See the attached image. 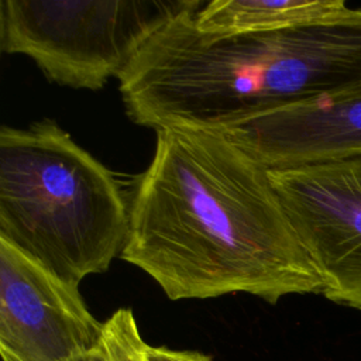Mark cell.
<instances>
[{
	"mask_svg": "<svg viewBox=\"0 0 361 361\" xmlns=\"http://www.w3.org/2000/svg\"><path fill=\"white\" fill-rule=\"evenodd\" d=\"M134 182L120 258L171 300L322 293L268 169L220 131L164 127Z\"/></svg>",
	"mask_w": 361,
	"mask_h": 361,
	"instance_id": "cell-1",
	"label": "cell"
},
{
	"mask_svg": "<svg viewBox=\"0 0 361 361\" xmlns=\"http://www.w3.org/2000/svg\"><path fill=\"white\" fill-rule=\"evenodd\" d=\"M202 8V7H200ZM185 11L118 76L128 118L223 128L298 102L361 89V8L267 32L207 34Z\"/></svg>",
	"mask_w": 361,
	"mask_h": 361,
	"instance_id": "cell-2",
	"label": "cell"
},
{
	"mask_svg": "<svg viewBox=\"0 0 361 361\" xmlns=\"http://www.w3.org/2000/svg\"><path fill=\"white\" fill-rule=\"evenodd\" d=\"M128 223L114 173L54 120L0 127V238L79 286L120 257Z\"/></svg>",
	"mask_w": 361,
	"mask_h": 361,
	"instance_id": "cell-3",
	"label": "cell"
},
{
	"mask_svg": "<svg viewBox=\"0 0 361 361\" xmlns=\"http://www.w3.org/2000/svg\"><path fill=\"white\" fill-rule=\"evenodd\" d=\"M202 0H1L0 48L59 86L100 90L144 44Z\"/></svg>",
	"mask_w": 361,
	"mask_h": 361,
	"instance_id": "cell-4",
	"label": "cell"
},
{
	"mask_svg": "<svg viewBox=\"0 0 361 361\" xmlns=\"http://www.w3.org/2000/svg\"><path fill=\"white\" fill-rule=\"evenodd\" d=\"M268 175L322 295L361 312V154Z\"/></svg>",
	"mask_w": 361,
	"mask_h": 361,
	"instance_id": "cell-5",
	"label": "cell"
},
{
	"mask_svg": "<svg viewBox=\"0 0 361 361\" xmlns=\"http://www.w3.org/2000/svg\"><path fill=\"white\" fill-rule=\"evenodd\" d=\"M104 322L66 283L0 238V354L14 361H69L103 343Z\"/></svg>",
	"mask_w": 361,
	"mask_h": 361,
	"instance_id": "cell-6",
	"label": "cell"
},
{
	"mask_svg": "<svg viewBox=\"0 0 361 361\" xmlns=\"http://www.w3.org/2000/svg\"><path fill=\"white\" fill-rule=\"evenodd\" d=\"M268 171L361 154V89L288 104L217 128Z\"/></svg>",
	"mask_w": 361,
	"mask_h": 361,
	"instance_id": "cell-7",
	"label": "cell"
},
{
	"mask_svg": "<svg viewBox=\"0 0 361 361\" xmlns=\"http://www.w3.org/2000/svg\"><path fill=\"white\" fill-rule=\"evenodd\" d=\"M341 0H212L195 14L207 34L267 32L326 20L347 10Z\"/></svg>",
	"mask_w": 361,
	"mask_h": 361,
	"instance_id": "cell-8",
	"label": "cell"
},
{
	"mask_svg": "<svg viewBox=\"0 0 361 361\" xmlns=\"http://www.w3.org/2000/svg\"><path fill=\"white\" fill-rule=\"evenodd\" d=\"M147 344L130 307H120L104 320L103 347L110 361H147Z\"/></svg>",
	"mask_w": 361,
	"mask_h": 361,
	"instance_id": "cell-9",
	"label": "cell"
},
{
	"mask_svg": "<svg viewBox=\"0 0 361 361\" xmlns=\"http://www.w3.org/2000/svg\"><path fill=\"white\" fill-rule=\"evenodd\" d=\"M147 361H212V358L203 353L193 350H172L168 347H155L147 344L145 348Z\"/></svg>",
	"mask_w": 361,
	"mask_h": 361,
	"instance_id": "cell-10",
	"label": "cell"
},
{
	"mask_svg": "<svg viewBox=\"0 0 361 361\" xmlns=\"http://www.w3.org/2000/svg\"><path fill=\"white\" fill-rule=\"evenodd\" d=\"M69 361H110V357L107 354V351L104 350L103 347V343H102V347L94 350V351H90V353H86V354H82V355H78Z\"/></svg>",
	"mask_w": 361,
	"mask_h": 361,
	"instance_id": "cell-11",
	"label": "cell"
},
{
	"mask_svg": "<svg viewBox=\"0 0 361 361\" xmlns=\"http://www.w3.org/2000/svg\"><path fill=\"white\" fill-rule=\"evenodd\" d=\"M3 358V361H14V360H11V358H8V357H1Z\"/></svg>",
	"mask_w": 361,
	"mask_h": 361,
	"instance_id": "cell-12",
	"label": "cell"
}]
</instances>
